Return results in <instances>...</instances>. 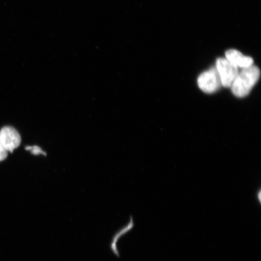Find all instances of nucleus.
Segmentation results:
<instances>
[{"instance_id": "obj_7", "label": "nucleus", "mask_w": 261, "mask_h": 261, "mask_svg": "<svg viewBox=\"0 0 261 261\" xmlns=\"http://www.w3.org/2000/svg\"><path fill=\"white\" fill-rule=\"evenodd\" d=\"M8 152L6 151L5 147L3 146L2 143L0 142V162L5 161L7 158Z\"/></svg>"}, {"instance_id": "obj_6", "label": "nucleus", "mask_w": 261, "mask_h": 261, "mask_svg": "<svg viewBox=\"0 0 261 261\" xmlns=\"http://www.w3.org/2000/svg\"><path fill=\"white\" fill-rule=\"evenodd\" d=\"M27 151H30L33 154L39 155L40 154L46 155V153L42 151L40 147L38 146H28L25 148Z\"/></svg>"}, {"instance_id": "obj_3", "label": "nucleus", "mask_w": 261, "mask_h": 261, "mask_svg": "<svg viewBox=\"0 0 261 261\" xmlns=\"http://www.w3.org/2000/svg\"><path fill=\"white\" fill-rule=\"evenodd\" d=\"M198 85L203 92L208 94L216 92L219 90L222 84L216 67H212L201 73L198 78Z\"/></svg>"}, {"instance_id": "obj_1", "label": "nucleus", "mask_w": 261, "mask_h": 261, "mask_svg": "<svg viewBox=\"0 0 261 261\" xmlns=\"http://www.w3.org/2000/svg\"><path fill=\"white\" fill-rule=\"evenodd\" d=\"M260 71L255 65L243 68L231 84V91L234 96L244 97L249 94L259 80Z\"/></svg>"}, {"instance_id": "obj_2", "label": "nucleus", "mask_w": 261, "mask_h": 261, "mask_svg": "<svg viewBox=\"0 0 261 261\" xmlns=\"http://www.w3.org/2000/svg\"><path fill=\"white\" fill-rule=\"evenodd\" d=\"M216 69L220 77L222 86L230 87L238 73V67L226 58H220L216 61Z\"/></svg>"}, {"instance_id": "obj_5", "label": "nucleus", "mask_w": 261, "mask_h": 261, "mask_svg": "<svg viewBox=\"0 0 261 261\" xmlns=\"http://www.w3.org/2000/svg\"><path fill=\"white\" fill-rule=\"evenodd\" d=\"M225 55H226V58L228 61L238 67L245 68L253 65L254 61L252 58L245 56L240 51L236 50V49L228 50Z\"/></svg>"}, {"instance_id": "obj_4", "label": "nucleus", "mask_w": 261, "mask_h": 261, "mask_svg": "<svg viewBox=\"0 0 261 261\" xmlns=\"http://www.w3.org/2000/svg\"><path fill=\"white\" fill-rule=\"evenodd\" d=\"M21 142L20 135L13 127L5 126L0 130V142L8 152H14Z\"/></svg>"}]
</instances>
